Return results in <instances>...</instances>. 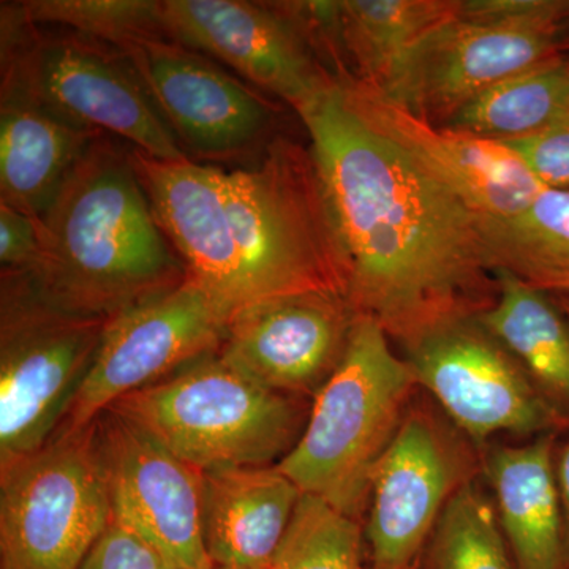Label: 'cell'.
Segmentation results:
<instances>
[{
    "label": "cell",
    "instance_id": "obj_9",
    "mask_svg": "<svg viewBox=\"0 0 569 569\" xmlns=\"http://www.w3.org/2000/svg\"><path fill=\"white\" fill-rule=\"evenodd\" d=\"M228 321L222 307L189 276L173 290L111 318L56 433L80 432L122 397L216 353Z\"/></svg>",
    "mask_w": 569,
    "mask_h": 569
},
{
    "label": "cell",
    "instance_id": "obj_13",
    "mask_svg": "<svg viewBox=\"0 0 569 569\" xmlns=\"http://www.w3.org/2000/svg\"><path fill=\"white\" fill-rule=\"evenodd\" d=\"M160 6L168 40L227 63L298 114L337 86L282 2L160 0Z\"/></svg>",
    "mask_w": 569,
    "mask_h": 569
},
{
    "label": "cell",
    "instance_id": "obj_31",
    "mask_svg": "<svg viewBox=\"0 0 569 569\" xmlns=\"http://www.w3.org/2000/svg\"><path fill=\"white\" fill-rule=\"evenodd\" d=\"M557 295L560 296L559 306L568 313L569 317V293ZM556 471L557 481H559L561 503H563L565 530H567L569 559V441L563 448H561V451L556 455Z\"/></svg>",
    "mask_w": 569,
    "mask_h": 569
},
{
    "label": "cell",
    "instance_id": "obj_7",
    "mask_svg": "<svg viewBox=\"0 0 569 569\" xmlns=\"http://www.w3.org/2000/svg\"><path fill=\"white\" fill-rule=\"evenodd\" d=\"M107 323L62 312L41 301L21 274H2L0 467L54 437Z\"/></svg>",
    "mask_w": 569,
    "mask_h": 569
},
{
    "label": "cell",
    "instance_id": "obj_1",
    "mask_svg": "<svg viewBox=\"0 0 569 569\" xmlns=\"http://www.w3.org/2000/svg\"><path fill=\"white\" fill-rule=\"evenodd\" d=\"M342 249L347 299L410 348L477 317L496 269L475 212L397 142L362 121L339 84L301 112Z\"/></svg>",
    "mask_w": 569,
    "mask_h": 569
},
{
    "label": "cell",
    "instance_id": "obj_4",
    "mask_svg": "<svg viewBox=\"0 0 569 569\" xmlns=\"http://www.w3.org/2000/svg\"><path fill=\"white\" fill-rule=\"evenodd\" d=\"M415 385L413 370L391 350L383 326L356 316L342 362L313 397L298 443L277 467L305 496L359 520Z\"/></svg>",
    "mask_w": 569,
    "mask_h": 569
},
{
    "label": "cell",
    "instance_id": "obj_35",
    "mask_svg": "<svg viewBox=\"0 0 569 569\" xmlns=\"http://www.w3.org/2000/svg\"><path fill=\"white\" fill-rule=\"evenodd\" d=\"M159 569H181V568L173 567V565L163 563L162 567H160Z\"/></svg>",
    "mask_w": 569,
    "mask_h": 569
},
{
    "label": "cell",
    "instance_id": "obj_27",
    "mask_svg": "<svg viewBox=\"0 0 569 569\" xmlns=\"http://www.w3.org/2000/svg\"><path fill=\"white\" fill-rule=\"evenodd\" d=\"M276 569H365L359 520L302 496L274 559Z\"/></svg>",
    "mask_w": 569,
    "mask_h": 569
},
{
    "label": "cell",
    "instance_id": "obj_6",
    "mask_svg": "<svg viewBox=\"0 0 569 569\" xmlns=\"http://www.w3.org/2000/svg\"><path fill=\"white\" fill-rule=\"evenodd\" d=\"M2 89L153 159H189L121 50L69 29L44 31L20 3L2 7Z\"/></svg>",
    "mask_w": 569,
    "mask_h": 569
},
{
    "label": "cell",
    "instance_id": "obj_2",
    "mask_svg": "<svg viewBox=\"0 0 569 569\" xmlns=\"http://www.w3.org/2000/svg\"><path fill=\"white\" fill-rule=\"evenodd\" d=\"M153 216L187 276L228 317L306 291L347 296V271L316 159L276 138L247 170L130 149Z\"/></svg>",
    "mask_w": 569,
    "mask_h": 569
},
{
    "label": "cell",
    "instance_id": "obj_17",
    "mask_svg": "<svg viewBox=\"0 0 569 569\" xmlns=\"http://www.w3.org/2000/svg\"><path fill=\"white\" fill-rule=\"evenodd\" d=\"M337 84L362 121L406 149L475 212L511 216L546 189L500 141L422 121L353 78Z\"/></svg>",
    "mask_w": 569,
    "mask_h": 569
},
{
    "label": "cell",
    "instance_id": "obj_28",
    "mask_svg": "<svg viewBox=\"0 0 569 569\" xmlns=\"http://www.w3.org/2000/svg\"><path fill=\"white\" fill-rule=\"evenodd\" d=\"M546 189L569 190V127L501 140Z\"/></svg>",
    "mask_w": 569,
    "mask_h": 569
},
{
    "label": "cell",
    "instance_id": "obj_29",
    "mask_svg": "<svg viewBox=\"0 0 569 569\" xmlns=\"http://www.w3.org/2000/svg\"><path fill=\"white\" fill-rule=\"evenodd\" d=\"M163 563L151 546L111 519L80 569H159Z\"/></svg>",
    "mask_w": 569,
    "mask_h": 569
},
{
    "label": "cell",
    "instance_id": "obj_15",
    "mask_svg": "<svg viewBox=\"0 0 569 569\" xmlns=\"http://www.w3.org/2000/svg\"><path fill=\"white\" fill-rule=\"evenodd\" d=\"M467 481L459 445L436 419L411 411L370 482L365 569H415L451 497Z\"/></svg>",
    "mask_w": 569,
    "mask_h": 569
},
{
    "label": "cell",
    "instance_id": "obj_16",
    "mask_svg": "<svg viewBox=\"0 0 569 569\" xmlns=\"http://www.w3.org/2000/svg\"><path fill=\"white\" fill-rule=\"evenodd\" d=\"M355 318L337 291L266 299L231 317L219 355L261 387L313 400L342 362Z\"/></svg>",
    "mask_w": 569,
    "mask_h": 569
},
{
    "label": "cell",
    "instance_id": "obj_32",
    "mask_svg": "<svg viewBox=\"0 0 569 569\" xmlns=\"http://www.w3.org/2000/svg\"><path fill=\"white\" fill-rule=\"evenodd\" d=\"M538 288L545 291H553V293H569V279L553 280V282L542 284V287Z\"/></svg>",
    "mask_w": 569,
    "mask_h": 569
},
{
    "label": "cell",
    "instance_id": "obj_11",
    "mask_svg": "<svg viewBox=\"0 0 569 569\" xmlns=\"http://www.w3.org/2000/svg\"><path fill=\"white\" fill-rule=\"evenodd\" d=\"M407 351L417 383L475 445L497 433L538 438L569 429L477 317L449 321Z\"/></svg>",
    "mask_w": 569,
    "mask_h": 569
},
{
    "label": "cell",
    "instance_id": "obj_5",
    "mask_svg": "<svg viewBox=\"0 0 569 569\" xmlns=\"http://www.w3.org/2000/svg\"><path fill=\"white\" fill-rule=\"evenodd\" d=\"M310 407L302 397L261 387L216 351L108 410L206 471L277 466L298 443Z\"/></svg>",
    "mask_w": 569,
    "mask_h": 569
},
{
    "label": "cell",
    "instance_id": "obj_8",
    "mask_svg": "<svg viewBox=\"0 0 569 569\" xmlns=\"http://www.w3.org/2000/svg\"><path fill=\"white\" fill-rule=\"evenodd\" d=\"M111 518L92 425L0 467V569H80Z\"/></svg>",
    "mask_w": 569,
    "mask_h": 569
},
{
    "label": "cell",
    "instance_id": "obj_26",
    "mask_svg": "<svg viewBox=\"0 0 569 569\" xmlns=\"http://www.w3.org/2000/svg\"><path fill=\"white\" fill-rule=\"evenodd\" d=\"M32 24H54L123 50L167 39L157 0H29L20 3Z\"/></svg>",
    "mask_w": 569,
    "mask_h": 569
},
{
    "label": "cell",
    "instance_id": "obj_20",
    "mask_svg": "<svg viewBox=\"0 0 569 569\" xmlns=\"http://www.w3.org/2000/svg\"><path fill=\"white\" fill-rule=\"evenodd\" d=\"M102 137L71 126L24 93L2 89L0 203L41 219L71 171Z\"/></svg>",
    "mask_w": 569,
    "mask_h": 569
},
{
    "label": "cell",
    "instance_id": "obj_33",
    "mask_svg": "<svg viewBox=\"0 0 569 569\" xmlns=\"http://www.w3.org/2000/svg\"><path fill=\"white\" fill-rule=\"evenodd\" d=\"M561 48H569V22L567 24V33H563V39H561Z\"/></svg>",
    "mask_w": 569,
    "mask_h": 569
},
{
    "label": "cell",
    "instance_id": "obj_3",
    "mask_svg": "<svg viewBox=\"0 0 569 569\" xmlns=\"http://www.w3.org/2000/svg\"><path fill=\"white\" fill-rule=\"evenodd\" d=\"M28 272L33 293L62 312L111 320L187 279L153 216L130 151L99 138L40 219Z\"/></svg>",
    "mask_w": 569,
    "mask_h": 569
},
{
    "label": "cell",
    "instance_id": "obj_19",
    "mask_svg": "<svg viewBox=\"0 0 569 569\" xmlns=\"http://www.w3.org/2000/svg\"><path fill=\"white\" fill-rule=\"evenodd\" d=\"M556 437L498 447L485 460L497 516L518 569H569Z\"/></svg>",
    "mask_w": 569,
    "mask_h": 569
},
{
    "label": "cell",
    "instance_id": "obj_21",
    "mask_svg": "<svg viewBox=\"0 0 569 569\" xmlns=\"http://www.w3.org/2000/svg\"><path fill=\"white\" fill-rule=\"evenodd\" d=\"M498 298L478 323L508 351L569 427V321L545 290L496 272Z\"/></svg>",
    "mask_w": 569,
    "mask_h": 569
},
{
    "label": "cell",
    "instance_id": "obj_24",
    "mask_svg": "<svg viewBox=\"0 0 569 569\" xmlns=\"http://www.w3.org/2000/svg\"><path fill=\"white\" fill-rule=\"evenodd\" d=\"M482 239L493 269L535 287L569 279V190L545 189L522 211L481 216Z\"/></svg>",
    "mask_w": 569,
    "mask_h": 569
},
{
    "label": "cell",
    "instance_id": "obj_12",
    "mask_svg": "<svg viewBox=\"0 0 569 569\" xmlns=\"http://www.w3.org/2000/svg\"><path fill=\"white\" fill-rule=\"evenodd\" d=\"M93 448L112 520L151 546L164 563L213 569L203 533V471L112 410L92 422Z\"/></svg>",
    "mask_w": 569,
    "mask_h": 569
},
{
    "label": "cell",
    "instance_id": "obj_10",
    "mask_svg": "<svg viewBox=\"0 0 569 569\" xmlns=\"http://www.w3.org/2000/svg\"><path fill=\"white\" fill-rule=\"evenodd\" d=\"M568 22L477 21L458 14L419 41L376 91L422 121L445 126L492 86L560 56Z\"/></svg>",
    "mask_w": 569,
    "mask_h": 569
},
{
    "label": "cell",
    "instance_id": "obj_18",
    "mask_svg": "<svg viewBox=\"0 0 569 569\" xmlns=\"http://www.w3.org/2000/svg\"><path fill=\"white\" fill-rule=\"evenodd\" d=\"M302 496L277 466L203 471L204 546L213 567H271Z\"/></svg>",
    "mask_w": 569,
    "mask_h": 569
},
{
    "label": "cell",
    "instance_id": "obj_34",
    "mask_svg": "<svg viewBox=\"0 0 569 569\" xmlns=\"http://www.w3.org/2000/svg\"><path fill=\"white\" fill-rule=\"evenodd\" d=\"M213 569H276L274 565L271 567H261V568H230V567H213Z\"/></svg>",
    "mask_w": 569,
    "mask_h": 569
},
{
    "label": "cell",
    "instance_id": "obj_30",
    "mask_svg": "<svg viewBox=\"0 0 569 569\" xmlns=\"http://www.w3.org/2000/svg\"><path fill=\"white\" fill-rule=\"evenodd\" d=\"M40 219L0 203V264L2 274L28 272L40 250Z\"/></svg>",
    "mask_w": 569,
    "mask_h": 569
},
{
    "label": "cell",
    "instance_id": "obj_25",
    "mask_svg": "<svg viewBox=\"0 0 569 569\" xmlns=\"http://www.w3.org/2000/svg\"><path fill=\"white\" fill-rule=\"evenodd\" d=\"M418 567L512 569L497 509L471 479L448 501Z\"/></svg>",
    "mask_w": 569,
    "mask_h": 569
},
{
    "label": "cell",
    "instance_id": "obj_23",
    "mask_svg": "<svg viewBox=\"0 0 569 569\" xmlns=\"http://www.w3.org/2000/svg\"><path fill=\"white\" fill-rule=\"evenodd\" d=\"M440 127L493 141L569 127V59L560 54L498 82Z\"/></svg>",
    "mask_w": 569,
    "mask_h": 569
},
{
    "label": "cell",
    "instance_id": "obj_14",
    "mask_svg": "<svg viewBox=\"0 0 569 569\" xmlns=\"http://www.w3.org/2000/svg\"><path fill=\"white\" fill-rule=\"evenodd\" d=\"M121 51L183 152L230 162L271 144L274 104L208 56L168 39Z\"/></svg>",
    "mask_w": 569,
    "mask_h": 569
},
{
    "label": "cell",
    "instance_id": "obj_22",
    "mask_svg": "<svg viewBox=\"0 0 569 569\" xmlns=\"http://www.w3.org/2000/svg\"><path fill=\"white\" fill-rule=\"evenodd\" d=\"M460 3L462 0L337 2V48L353 67V73L347 78L380 89L419 41L438 26L458 17ZM346 67L343 62V69Z\"/></svg>",
    "mask_w": 569,
    "mask_h": 569
}]
</instances>
